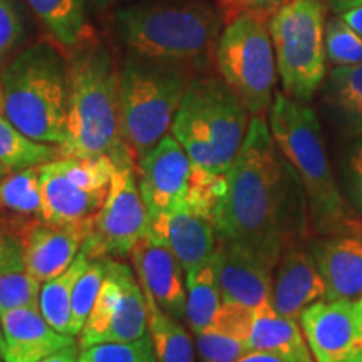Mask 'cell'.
Wrapping results in <instances>:
<instances>
[{"label":"cell","instance_id":"1","mask_svg":"<svg viewBox=\"0 0 362 362\" xmlns=\"http://www.w3.org/2000/svg\"><path fill=\"white\" fill-rule=\"evenodd\" d=\"M307 198L279 151L265 116H252L215 206L218 242L235 243L277 267L288 243L304 235Z\"/></svg>","mask_w":362,"mask_h":362},{"label":"cell","instance_id":"2","mask_svg":"<svg viewBox=\"0 0 362 362\" xmlns=\"http://www.w3.org/2000/svg\"><path fill=\"white\" fill-rule=\"evenodd\" d=\"M248 124L250 112L223 79L206 76L189 81L171 134L192 161V187L223 193Z\"/></svg>","mask_w":362,"mask_h":362},{"label":"cell","instance_id":"3","mask_svg":"<svg viewBox=\"0 0 362 362\" xmlns=\"http://www.w3.org/2000/svg\"><path fill=\"white\" fill-rule=\"evenodd\" d=\"M269 128L279 151L300 180L314 232L330 235L361 225L362 218L334 178L315 111L307 103L277 94L269 110Z\"/></svg>","mask_w":362,"mask_h":362},{"label":"cell","instance_id":"4","mask_svg":"<svg viewBox=\"0 0 362 362\" xmlns=\"http://www.w3.org/2000/svg\"><path fill=\"white\" fill-rule=\"evenodd\" d=\"M67 138L59 156H112L124 146L121 134L119 72L110 51L93 37L76 47L67 61Z\"/></svg>","mask_w":362,"mask_h":362},{"label":"cell","instance_id":"5","mask_svg":"<svg viewBox=\"0 0 362 362\" xmlns=\"http://www.w3.org/2000/svg\"><path fill=\"white\" fill-rule=\"evenodd\" d=\"M4 116L27 138L61 146L67 138L69 67L56 47L35 44L2 71Z\"/></svg>","mask_w":362,"mask_h":362},{"label":"cell","instance_id":"6","mask_svg":"<svg viewBox=\"0 0 362 362\" xmlns=\"http://www.w3.org/2000/svg\"><path fill=\"white\" fill-rule=\"evenodd\" d=\"M116 29L136 56L198 64L216 51L223 16L202 2L136 4L116 11Z\"/></svg>","mask_w":362,"mask_h":362},{"label":"cell","instance_id":"7","mask_svg":"<svg viewBox=\"0 0 362 362\" xmlns=\"http://www.w3.org/2000/svg\"><path fill=\"white\" fill-rule=\"evenodd\" d=\"M181 64L131 56L119 72L121 134L138 161L168 136L188 89Z\"/></svg>","mask_w":362,"mask_h":362},{"label":"cell","instance_id":"8","mask_svg":"<svg viewBox=\"0 0 362 362\" xmlns=\"http://www.w3.org/2000/svg\"><path fill=\"white\" fill-rule=\"evenodd\" d=\"M325 0H285L269 19L284 93L297 101H310L325 78Z\"/></svg>","mask_w":362,"mask_h":362},{"label":"cell","instance_id":"9","mask_svg":"<svg viewBox=\"0 0 362 362\" xmlns=\"http://www.w3.org/2000/svg\"><path fill=\"white\" fill-rule=\"evenodd\" d=\"M215 61L221 79L250 116H264L274 103L279 74L269 21L242 13L226 22L216 44Z\"/></svg>","mask_w":362,"mask_h":362},{"label":"cell","instance_id":"10","mask_svg":"<svg viewBox=\"0 0 362 362\" xmlns=\"http://www.w3.org/2000/svg\"><path fill=\"white\" fill-rule=\"evenodd\" d=\"M111 156H57L39 166L40 218L56 225H90L110 192Z\"/></svg>","mask_w":362,"mask_h":362},{"label":"cell","instance_id":"11","mask_svg":"<svg viewBox=\"0 0 362 362\" xmlns=\"http://www.w3.org/2000/svg\"><path fill=\"white\" fill-rule=\"evenodd\" d=\"M116 163L103 206L90 221L83 250L90 260L129 255L138 240L149 233V216L139 189L138 171L128 144L111 156Z\"/></svg>","mask_w":362,"mask_h":362},{"label":"cell","instance_id":"12","mask_svg":"<svg viewBox=\"0 0 362 362\" xmlns=\"http://www.w3.org/2000/svg\"><path fill=\"white\" fill-rule=\"evenodd\" d=\"M107 270L93 310L79 334V349L103 342H129L148 334L146 298L134 272L107 259Z\"/></svg>","mask_w":362,"mask_h":362},{"label":"cell","instance_id":"13","mask_svg":"<svg viewBox=\"0 0 362 362\" xmlns=\"http://www.w3.org/2000/svg\"><path fill=\"white\" fill-rule=\"evenodd\" d=\"M298 324L315 362H362V317L356 302L322 298L302 312Z\"/></svg>","mask_w":362,"mask_h":362},{"label":"cell","instance_id":"14","mask_svg":"<svg viewBox=\"0 0 362 362\" xmlns=\"http://www.w3.org/2000/svg\"><path fill=\"white\" fill-rule=\"evenodd\" d=\"M138 181L149 225L173 214L187 202L192 161L173 134L165 136L141 161Z\"/></svg>","mask_w":362,"mask_h":362},{"label":"cell","instance_id":"15","mask_svg":"<svg viewBox=\"0 0 362 362\" xmlns=\"http://www.w3.org/2000/svg\"><path fill=\"white\" fill-rule=\"evenodd\" d=\"M149 235L175 253L187 275L214 259L218 245L215 210L187 200L173 214L149 225Z\"/></svg>","mask_w":362,"mask_h":362},{"label":"cell","instance_id":"16","mask_svg":"<svg viewBox=\"0 0 362 362\" xmlns=\"http://www.w3.org/2000/svg\"><path fill=\"white\" fill-rule=\"evenodd\" d=\"M90 225H56L34 218L13 233L21 240L27 269L40 284L62 274L83 250Z\"/></svg>","mask_w":362,"mask_h":362},{"label":"cell","instance_id":"17","mask_svg":"<svg viewBox=\"0 0 362 362\" xmlns=\"http://www.w3.org/2000/svg\"><path fill=\"white\" fill-rule=\"evenodd\" d=\"M214 265L223 302L262 309L272 305L275 267L235 243L218 242Z\"/></svg>","mask_w":362,"mask_h":362},{"label":"cell","instance_id":"18","mask_svg":"<svg viewBox=\"0 0 362 362\" xmlns=\"http://www.w3.org/2000/svg\"><path fill=\"white\" fill-rule=\"evenodd\" d=\"M310 253L325 284V300L357 302L362 297V223L320 235Z\"/></svg>","mask_w":362,"mask_h":362},{"label":"cell","instance_id":"19","mask_svg":"<svg viewBox=\"0 0 362 362\" xmlns=\"http://www.w3.org/2000/svg\"><path fill=\"white\" fill-rule=\"evenodd\" d=\"M129 259L141 287L155 297L158 305L175 319H185L187 280L183 279L185 270L175 253L148 233L131 248Z\"/></svg>","mask_w":362,"mask_h":362},{"label":"cell","instance_id":"20","mask_svg":"<svg viewBox=\"0 0 362 362\" xmlns=\"http://www.w3.org/2000/svg\"><path fill=\"white\" fill-rule=\"evenodd\" d=\"M325 298V284L310 248L300 240L285 247L274 272L272 305L275 312L298 320L302 312Z\"/></svg>","mask_w":362,"mask_h":362},{"label":"cell","instance_id":"21","mask_svg":"<svg viewBox=\"0 0 362 362\" xmlns=\"http://www.w3.org/2000/svg\"><path fill=\"white\" fill-rule=\"evenodd\" d=\"M4 361L39 362L54 352L76 346V339L52 327L39 307H19L0 314Z\"/></svg>","mask_w":362,"mask_h":362},{"label":"cell","instance_id":"22","mask_svg":"<svg viewBox=\"0 0 362 362\" xmlns=\"http://www.w3.org/2000/svg\"><path fill=\"white\" fill-rule=\"evenodd\" d=\"M247 347L248 351L272 352L297 362H315L298 320L280 315L274 305L255 310Z\"/></svg>","mask_w":362,"mask_h":362},{"label":"cell","instance_id":"23","mask_svg":"<svg viewBox=\"0 0 362 362\" xmlns=\"http://www.w3.org/2000/svg\"><path fill=\"white\" fill-rule=\"evenodd\" d=\"M42 284L27 269L21 240L4 233L0 250V314L19 307H39Z\"/></svg>","mask_w":362,"mask_h":362},{"label":"cell","instance_id":"24","mask_svg":"<svg viewBox=\"0 0 362 362\" xmlns=\"http://www.w3.org/2000/svg\"><path fill=\"white\" fill-rule=\"evenodd\" d=\"M40 211L39 166L12 171L0 180V218L19 230L27 221L40 218Z\"/></svg>","mask_w":362,"mask_h":362},{"label":"cell","instance_id":"25","mask_svg":"<svg viewBox=\"0 0 362 362\" xmlns=\"http://www.w3.org/2000/svg\"><path fill=\"white\" fill-rule=\"evenodd\" d=\"M40 24L64 47H76L93 37L84 0H25Z\"/></svg>","mask_w":362,"mask_h":362},{"label":"cell","instance_id":"26","mask_svg":"<svg viewBox=\"0 0 362 362\" xmlns=\"http://www.w3.org/2000/svg\"><path fill=\"white\" fill-rule=\"evenodd\" d=\"M143 292L148 310V336L156 362H194V344L188 330L178 319L163 310L151 293L144 288Z\"/></svg>","mask_w":362,"mask_h":362},{"label":"cell","instance_id":"27","mask_svg":"<svg viewBox=\"0 0 362 362\" xmlns=\"http://www.w3.org/2000/svg\"><path fill=\"white\" fill-rule=\"evenodd\" d=\"M90 259L84 252H81L76 260L56 277L47 280L40 287L39 296V310L44 319L59 332L69 336L71 324V304L72 293H74L76 284L88 269Z\"/></svg>","mask_w":362,"mask_h":362},{"label":"cell","instance_id":"28","mask_svg":"<svg viewBox=\"0 0 362 362\" xmlns=\"http://www.w3.org/2000/svg\"><path fill=\"white\" fill-rule=\"evenodd\" d=\"M221 304H223V297H221L218 279H216L214 259L208 264L188 272L185 319L194 336L205 332L210 327Z\"/></svg>","mask_w":362,"mask_h":362},{"label":"cell","instance_id":"29","mask_svg":"<svg viewBox=\"0 0 362 362\" xmlns=\"http://www.w3.org/2000/svg\"><path fill=\"white\" fill-rule=\"evenodd\" d=\"M57 156V146L27 138L6 116L0 115V165L8 173L40 166Z\"/></svg>","mask_w":362,"mask_h":362},{"label":"cell","instance_id":"30","mask_svg":"<svg viewBox=\"0 0 362 362\" xmlns=\"http://www.w3.org/2000/svg\"><path fill=\"white\" fill-rule=\"evenodd\" d=\"M327 99L344 116L362 123V64L332 67Z\"/></svg>","mask_w":362,"mask_h":362},{"label":"cell","instance_id":"31","mask_svg":"<svg viewBox=\"0 0 362 362\" xmlns=\"http://www.w3.org/2000/svg\"><path fill=\"white\" fill-rule=\"evenodd\" d=\"M106 270V260H90L88 269L84 270V274L81 275L78 284H76L71 304L69 336H79L81 330L84 329L86 320H88L90 310L96 304L99 291L103 287Z\"/></svg>","mask_w":362,"mask_h":362},{"label":"cell","instance_id":"32","mask_svg":"<svg viewBox=\"0 0 362 362\" xmlns=\"http://www.w3.org/2000/svg\"><path fill=\"white\" fill-rule=\"evenodd\" d=\"M325 54L332 66L362 64V37L341 16L325 22Z\"/></svg>","mask_w":362,"mask_h":362},{"label":"cell","instance_id":"33","mask_svg":"<svg viewBox=\"0 0 362 362\" xmlns=\"http://www.w3.org/2000/svg\"><path fill=\"white\" fill-rule=\"evenodd\" d=\"M79 362H156L151 339L129 342H103L79 349Z\"/></svg>","mask_w":362,"mask_h":362},{"label":"cell","instance_id":"34","mask_svg":"<svg viewBox=\"0 0 362 362\" xmlns=\"http://www.w3.org/2000/svg\"><path fill=\"white\" fill-rule=\"evenodd\" d=\"M194 337L202 362H238L247 352H250L245 341L228 334L205 330Z\"/></svg>","mask_w":362,"mask_h":362},{"label":"cell","instance_id":"35","mask_svg":"<svg viewBox=\"0 0 362 362\" xmlns=\"http://www.w3.org/2000/svg\"><path fill=\"white\" fill-rule=\"evenodd\" d=\"M25 16L19 0H0V62L25 37Z\"/></svg>","mask_w":362,"mask_h":362},{"label":"cell","instance_id":"36","mask_svg":"<svg viewBox=\"0 0 362 362\" xmlns=\"http://www.w3.org/2000/svg\"><path fill=\"white\" fill-rule=\"evenodd\" d=\"M253 317H255L253 309H248V307L240 304H232V302H223L206 330L228 334V336L238 337L247 342L253 324Z\"/></svg>","mask_w":362,"mask_h":362},{"label":"cell","instance_id":"37","mask_svg":"<svg viewBox=\"0 0 362 362\" xmlns=\"http://www.w3.org/2000/svg\"><path fill=\"white\" fill-rule=\"evenodd\" d=\"M284 2L285 0H218V6L226 24L242 13H252V16L264 17L269 21L272 13L277 11Z\"/></svg>","mask_w":362,"mask_h":362},{"label":"cell","instance_id":"38","mask_svg":"<svg viewBox=\"0 0 362 362\" xmlns=\"http://www.w3.org/2000/svg\"><path fill=\"white\" fill-rule=\"evenodd\" d=\"M346 180L349 197L362 218V136L352 144L346 163Z\"/></svg>","mask_w":362,"mask_h":362},{"label":"cell","instance_id":"39","mask_svg":"<svg viewBox=\"0 0 362 362\" xmlns=\"http://www.w3.org/2000/svg\"><path fill=\"white\" fill-rule=\"evenodd\" d=\"M238 362H297L287 357L272 354V352H259V351H250L242 357Z\"/></svg>","mask_w":362,"mask_h":362},{"label":"cell","instance_id":"40","mask_svg":"<svg viewBox=\"0 0 362 362\" xmlns=\"http://www.w3.org/2000/svg\"><path fill=\"white\" fill-rule=\"evenodd\" d=\"M339 16L342 17L344 22H346L351 29H354L356 33L362 37V6L349 8V11L339 13Z\"/></svg>","mask_w":362,"mask_h":362},{"label":"cell","instance_id":"41","mask_svg":"<svg viewBox=\"0 0 362 362\" xmlns=\"http://www.w3.org/2000/svg\"><path fill=\"white\" fill-rule=\"evenodd\" d=\"M39 362H79V354H78V349H76V346H72V347H66V349L54 352V354L47 356L45 359Z\"/></svg>","mask_w":362,"mask_h":362},{"label":"cell","instance_id":"42","mask_svg":"<svg viewBox=\"0 0 362 362\" xmlns=\"http://www.w3.org/2000/svg\"><path fill=\"white\" fill-rule=\"evenodd\" d=\"M330 8H334L337 13H342L349 8L362 6V0H325Z\"/></svg>","mask_w":362,"mask_h":362},{"label":"cell","instance_id":"43","mask_svg":"<svg viewBox=\"0 0 362 362\" xmlns=\"http://www.w3.org/2000/svg\"><path fill=\"white\" fill-rule=\"evenodd\" d=\"M84 2L86 6L90 8H107L115 6V4L119 2V0H84Z\"/></svg>","mask_w":362,"mask_h":362},{"label":"cell","instance_id":"44","mask_svg":"<svg viewBox=\"0 0 362 362\" xmlns=\"http://www.w3.org/2000/svg\"><path fill=\"white\" fill-rule=\"evenodd\" d=\"M0 115H4V86H2V76H0Z\"/></svg>","mask_w":362,"mask_h":362},{"label":"cell","instance_id":"45","mask_svg":"<svg viewBox=\"0 0 362 362\" xmlns=\"http://www.w3.org/2000/svg\"><path fill=\"white\" fill-rule=\"evenodd\" d=\"M4 359V332H2V324H0V361Z\"/></svg>","mask_w":362,"mask_h":362},{"label":"cell","instance_id":"46","mask_svg":"<svg viewBox=\"0 0 362 362\" xmlns=\"http://www.w3.org/2000/svg\"><path fill=\"white\" fill-rule=\"evenodd\" d=\"M8 173V171L6 170V168H4V166L2 165H0V180H2L4 178V176H6Z\"/></svg>","mask_w":362,"mask_h":362},{"label":"cell","instance_id":"47","mask_svg":"<svg viewBox=\"0 0 362 362\" xmlns=\"http://www.w3.org/2000/svg\"><path fill=\"white\" fill-rule=\"evenodd\" d=\"M4 233H6V230L0 226V250H2V240H4Z\"/></svg>","mask_w":362,"mask_h":362},{"label":"cell","instance_id":"48","mask_svg":"<svg viewBox=\"0 0 362 362\" xmlns=\"http://www.w3.org/2000/svg\"><path fill=\"white\" fill-rule=\"evenodd\" d=\"M356 304H357V309H359V312H361V317H362V297L359 298V300L356 302Z\"/></svg>","mask_w":362,"mask_h":362}]
</instances>
